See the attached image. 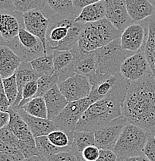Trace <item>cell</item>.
<instances>
[{
  "label": "cell",
  "mask_w": 155,
  "mask_h": 161,
  "mask_svg": "<svg viewBox=\"0 0 155 161\" xmlns=\"http://www.w3.org/2000/svg\"><path fill=\"white\" fill-rule=\"evenodd\" d=\"M129 124L151 132L155 128V79L150 73L131 83L122 105Z\"/></svg>",
  "instance_id": "obj_1"
},
{
  "label": "cell",
  "mask_w": 155,
  "mask_h": 161,
  "mask_svg": "<svg viewBox=\"0 0 155 161\" xmlns=\"http://www.w3.org/2000/svg\"><path fill=\"white\" fill-rule=\"evenodd\" d=\"M76 14H54L49 19L46 33L48 50H71L78 47L83 23H76Z\"/></svg>",
  "instance_id": "obj_2"
},
{
  "label": "cell",
  "mask_w": 155,
  "mask_h": 161,
  "mask_svg": "<svg viewBox=\"0 0 155 161\" xmlns=\"http://www.w3.org/2000/svg\"><path fill=\"white\" fill-rule=\"evenodd\" d=\"M124 98L109 96L96 101L84 112L76 125V130L94 132L122 116V105Z\"/></svg>",
  "instance_id": "obj_3"
},
{
  "label": "cell",
  "mask_w": 155,
  "mask_h": 161,
  "mask_svg": "<svg viewBox=\"0 0 155 161\" xmlns=\"http://www.w3.org/2000/svg\"><path fill=\"white\" fill-rule=\"evenodd\" d=\"M122 32L107 19L83 23L79 37L78 48L86 52L94 51L121 38Z\"/></svg>",
  "instance_id": "obj_4"
},
{
  "label": "cell",
  "mask_w": 155,
  "mask_h": 161,
  "mask_svg": "<svg viewBox=\"0 0 155 161\" xmlns=\"http://www.w3.org/2000/svg\"><path fill=\"white\" fill-rule=\"evenodd\" d=\"M147 137L146 130L128 123L113 150L117 156V161H126L131 157L144 155L143 150Z\"/></svg>",
  "instance_id": "obj_5"
},
{
  "label": "cell",
  "mask_w": 155,
  "mask_h": 161,
  "mask_svg": "<svg viewBox=\"0 0 155 161\" xmlns=\"http://www.w3.org/2000/svg\"><path fill=\"white\" fill-rule=\"evenodd\" d=\"M96 75H116L121 73V67L134 52L127 51L121 46V38L114 40L106 46L94 50Z\"/></svg>",
  "instance_id": "obj_6"
},
{
  "label": "cell",
  "mask_w": 155,
  "mask_h": 161,
  "mask_svg": "<svg viewBox=\"0 0 155 161\" xmlns=\"http://www.w3.org/2000/svg\"><path fill=\"white\" fill-rule=\"evenodd\" d=\"M92 84L90 98L95 102L109 96L125 98L131 82L121 75H96L90 78Z\"/></svg>",
  "instance_id": "obj_7"
},
{
  "label": "cell",
  "mask_w": 155,
  "mask_h": 161,
  "mask_svg": "<svg viewBox=\"0 0 155 161\" xmlns=\"http://www.w3.org/2000/svg\"><path fill=\"white\" fill-rule=\"evenodd\" d=\"M1 45L13 50L23 61L30 62L47 54V49L40 39L27 31L25 27L21 28L19 35L15 39L7 42L1 41Z\"/></svg>",
  "instance_id": "obj_8"
},
{
  "label": "cell",
  "mask_w": 155,
  "mask_h": 161,
  "mask_svg": "<svg viewBox=\"0 0 155 161\" xmlns=\"http://www.w3.org/2000/svg\"><path fill=\"white\" fill-rule=\"evenodd\" d=\"M94 102L90 97L82 100L70 102L60 114L53 120L56 129L64 131L70 136L73 138V134L76 130L78 122L82 118L84 112Z\"/></svg>",
  "instance_id": "obj_9"
},
{
  "label": "cell",
  "mask_w": 155,
  "mask_h": 161,
  "mask_svg": "<svg viewBox=\"0 0 155 161\" xmlns=\"http://www.w3.org/2000/svg\"><path fill=\"white\" fill-rule=\"evenodd\" d=\"M58 87L69 102L88 98L92 90L90 78L77 73L58 83Z\"/></svg>",
  "instance_id": "obj_10"
},
{
  "label": "cell",
  "mask_w": 155,
  "mask_h": 161,
  "mask_svg": "<svg viewBox=\"0 0 155 161\" xmlns=\"http://www.w3.org/2000/svg\"><path fill=\"white\" fill-rule=\"evenodd\" d=\"M127 124V121L122 115L94 131L95 145L101 150H113Z\"/></svg>",
  "instance_id": "obj_11"
},
{
  "label": "cell",
  "mask_w": 155,
  "mask_h": 161,
  "mask_svg": "<svg viewBox=\"0 0 155 161\" xmlns=\"http://www.w3.org/2000/svg\"><path fill=\"white\" fill-rule=\"evenodd\" d=\"M148 36V25L147 20L133 23L126 28L121 36V46L127 51H140L144 47Z\"/></svg>",
  "instance_id": "obj_12"
},
{
  "label": "cell",
  "mask_w": 155,
  "mask_h": 161,
  "mask_svg": "<svg viewBox=\"0 0 155 161\" xmlns=\"http://www.w3.org/2000/svg\"><path fill=\"white\" fill-rule=\"evenodd\" d=\"M120 71L131 83L141 79L147 75L151 73L144 48L128 57L121 64Z\"/></svg>",
  "instance_id": "obj_13"
},
{
  "label": "cell",
  "mask_w": 155,
  "mask_h": 161,
  "mask_svg": "<svg viewBox=\"0 0 155 161\" xmlns=\"http://www.w3.org/2000/svg\"><path fill=\"white\" fill-rule=\"evenodd\" d=\"M106 8V19L123 33L127 26L134 23L127 9L125 0H103Z\"/></svg>",
  "instance_id": "obj_14"
},
{
  "label": "cell",
  "mask_w": 155,
  "mask_h": 161,
  "mask_svg": "<svg viewBox=\"0 0 155 161\" xmlns=\"http://www.w3.org/2000/svg\"><path fill=\"white\" fill-rule=\"evenodd\" d=\"M23 19L25 29L39 38L46 48V33L49 26V19L42 10L35 9L23 13Z\"/></svg>",
  "instance_id": "obj_15"
},
{
  "label": "cell",
  "mask_w": 155,
  "mask_h": 161,
  "mask_svg": "<svg viewBox=\"0 0 155 161\" xmlns=\"http://www.w3.org/2000/svg\"><path fill=\"white\" fill-rule=\"evenodd\" d=\"M25 27L23 13L19 12H1L0 33L1 41H11L18 36L20 29Z\"/></svg>",
  "instance_id": "obj_16"
},
{
  "label": "cell",
  "mask_w": 155,
  "mask_h": 161,
  "mask_svg": "<svg viewBox=\"0 0 155 161\" xmlns=\"http://www.w3.org/2000/svg\"><path fill=\"white\" fill-rule=\"evenodd\" d=\"M54 73L59 78V83L76 74L74 56L72 51L53 50Z\"/></svg>",
  "instance_id": "obj_17"
},
{
  "label": "cell",
  "mask_w": 155,
  "mask_h": 161,
  "mask_svg": "<svg viewBox=\"0 0 155 161\" xmlns=\"http://www.w3.org/2000/svg\"><path fill=\"white\" fill-rule=\"evenodd\" d=\"M71 51L74 56L76 73L88 77L90 79L94 77L96 75L94 51L86 52L78 47Z\"/></svg>",
  "instance_id": "obj_18"
},
{
  "label": "cell",
  "mask_w": 155,
  "mask_h": 161,
  "mask_svg": "<svg viewBox=\"0 0 155 161\" xmlns=\"http://www.w3.org/2000/svg\"><path fill=\"white\" fill-rule=\"evenodd\" d=\"M16 110L22 119L28 125L34 138L43 136H48L53 130H57L53 121L48 119H41L33 116L22 108H16Z\"/></svg>",
  "instance_id": "obj_19"
},
{
  "label": "cell",
  "mask_w": 155,
  "mask_h": 161,
  "mask_svg": "<svg viewBox=\"0 0 155 161\" xmlns=\"http://www.w3.org/2000/svg\"><path fill=\"white\" fill-rule=\"evenodd\" d=\"M48 112V119L54 120L66 108L69 102L59 90L58 85H55L43 96Z\"/></svg>",
  "instance_id": "obj_20"
},
{
  "label": "cell",
  "mask_w": 155,
  "mask_h": 161,
  "mask_svg": "<svg viewBox=\"0 0 155 161\" xmlns=\"http://www.w3.org/2000/svg\"><path fill=\"white\" fill-rule=\"evenodd\" d=\"M23 60L13 50L6 46H0V75L1 78H7L16 74Z\"/></svg>",
  "instance_id": "obj_21"
},
{
  "label": "cell",
  "mask_w": 155,
  "mask_h": 161,
  "mask_svg": "<svg viewBox=\"0 0 155 161\" xmlns=\"http://www.w3.org/2000/svg\"><path fill=\"white\" fill-rule=\"evenodd\" d=\"M127 9L134 23H140L155 15V6L149 0H125Z\"/></svg>",
  "instance_id": "obj_22"
},
{
  "label": "cell",
  "mask_w": 155,
  "mask_h": 161,
  "mask_svg": "<svg viewBox=\"0 0 155 161\" xmlns=\"http://www.w3.org/2000/svg\"><path fill=\"white\" fill-rule=\"evenodd\" d=\"M15 75L16 77L19 95H18V98L16 102L10 107L13 108H17L23 98V91L26 84L32 80H37L42 76L33 69L29 61L22 62L20 66L19 67Z\"/></svg>",
  "instance_id": "obj_23"
},
{
  "label": "cell",
  "mask_w": 155,
  "mask_h": 161,
  "mask_svg": "<svg viewBox=\"0 0 155 161\" xmlns=\"http://www.w3.org/2000/svg\"><path fill=\"white\" fill-rule=\"evenodd\" d=\"M8 112L10 114V121L7 128L23 142H35V138L29 126L18 113L17 110L10 107Z\"/></svg>",
  "instance_id": "obj_24"
},
{
  "label": "cell",
  "mask_w": 155,
  "mask_h": 161,
  "mask_svg": "<svg viewBox=\"0 0 155 161\" xmlns=\"http://www.w3.org/2000/svg\"><path fill=\"white\" fill-rule=\"evenodd\" d=\"M106 18V8L104 1L90 5L81 10L80 14L76 16V23H88L99 21Z\"/></svg>",
  "instance_id": "obj_25"
},
{
  "label": "cell",
  "mask_w": 155,
  "mask_h": 161,
  "mask_svg": "<svg viewBox=\"0 0 155 161\" xmlns=\"http://www.w3.org/2000/svg\"><path fill=\"white\" fill-rule=\"evenodd\" d=\"M95 145V136L93 132L75 130L70 151L80 160H83L82 153L86 147Z\"/></svg>",
  "instance_id": "obj_26"
},
{
  "label": "cell",
  "mask_w": 155,
  "mask_h": 161,
  "mask_svg": "<svg viewBox=\"0 0 155 161\" xmlns=\"http://www.w3.org/2000/svg\"><path fill=\"white\" fill-rule=\"evenodd\" d=\"M146 20L148 25V36L144 50L151 73L155 79V15Z\"/></svg>",
  "instance_id": "obj_27"
},
{
  "label": "cell",
  "mask_w": 155,
  "mask_h": 161,
  "mask_svg": "<svg viewBox=\"0 0 155 161\" xmlns=\"http://www.w3.org/2000/svg\"><path fill=\"white\" fill-rule=\"evenodd\" d=\"M33 68L41 76L54 74L53 65V50L47 51V54L39 57L30 61Z\"/></svg>",
  "instance_id": "obj_28"
},
{
  "label": "cell",
  "mask_w": 155,
  "mask_h": 161,
  "mask_svg": "<svg viewBox=\"0 0 155 161\" xmlns=\"http://www.w3.org/2000/svg\"><path fill=\"white\" fill-rule=\"evenodd\" d=\"M33 116L41 119H48V112L43 97H35L28 101L22 108Z\"/></svg>",
  "instance_id": "obj_29"
},
{
  "label": "cell",
  "mask_w": 155,
  "mask_h": 161,
  "mask_svg": "<svg viewBox=\"0 0 155 161\" xmlns=\"http://www.w3.org/2000/svg\"><path fill=\"white\" fill-rule=\"evenodd\" d=\"M35 141H36V146L39 154L44 157L47 160L58 153L66 151L63 149L58 148L52 144L48 139L47 136H43L35 138Z\"/></svg>",
  "instance_id": "obj_30"
},
{
  "label": "cell",
  "mask_w": 155,
  "mask_h": 161,
  "mask_svg": "<svg viewBox=\"0 0 155 161\" xmlns=\"http://www.w3.org/2000/svg\"><path fill=\"white\" fill-rule=\"evenodd\" d=\"M51 143L58 148L66 151H70V147L73 138L70 136L66 132L60 130H55L47 136Z\"/></svg>",
  "instance_id": "obj_31"
},
{
  "label": "cell",
  "mask_w": 155,
  "mask_h": 161,
  "mask_svg": "<svg viewBox=\"0 0 155 161\" xmlns=\"http://www.w3.org/2000/svg\"><path fill=\"white\" fill-rule=\"evenodd\" d=\"M1 83L3 84L5 93L12 106L16 102L19 95L16 75L7 78H1Z\"/></svg>",
  "instance_id": "obj_32"
},
{
  "label": "cell",
  "mask_w": 155,
  "mask_h": 161,
  "mask_svg": "<svg viewBox=\"0 0 155 161\" xmlns=\"http://www.w3.org/2000/svg\"><path fill=\"white\" fill-rule=\"evenodd\" d=\"M58 83L59 78L55 73L51 75H43L40 77L37 80L38 91L35 97H43L53 87L58 85Z\"/></svg>",
  "instance_id": "obj_33"
},
{
  "label": "cell",
  "mask_w": 155,
  "mask_h": 161,
  "mask_svg": "<svg viewBox=\"0 0 155 161\" xmlns=\"http://www.w3.org/2000/svg\"><path fill=\"white\" fill-rule=\"evenodd\" d=\"M13 3L16 11L24 13L31 10L43 9L46 0H13Z\"/></svg>",
  "instance_id": "obj_34"
},
{
  "label": "cell",
  "mask_w": 155,
  "mask_h": 161,
  "mask_svg": "<svg viewBox=\"0 0 155 161\" xmlns=\"http://www.w3.org/2000/svg\"><path fill=\"white\" fill-rule=\"evenodd\" d=\"M46 3L56 14H76L73 0H46Z\"/></svg>",
  "instance_id": "obj_35"
},
{
  "label": "cell",
  "mask_w": 155,
  "mask_h": 161,
  "mask_svg": "<svg viewBox=\"0 0 155 161\" xmlns=\"http://www.w3.org/2000/svg\"><path fill=\"white\" fill-rule=\"evenodd\" d=\"M25 157L19 150L0 141V161H24Z\"/></svg>",
  "instance_id": "obj_36"
},
{
  "label": "cell",
  "mask_w": 155,
  "mask_h": 161,
  "mask_svg": "<svg viewBox=\"0 0 155 161\" xmlns=\"http://www.w3.org/2000/svg\"><path fill=\"white\" fill-rule=\"evenodd\" d=\"M38 91V84L37 80H32V81L29 82L26 85V86L24 87L23 91V98L19 104V107L17 108H22L28 101L32 99L33 98H34L36 96V93H37Z\"/></svg>",
  "instance_id": "obj_37"
},
{
  "label": "cell",
  "mask_w": 155,
  "mask_h": 161,
  "mask_svg": "<svg viewBox=\"0 0 155 161\" xmlns=\"http://www.w3.org/2000/svg\"><path fill=\"white\" fill-rule=\"evenodd\" d=\"M0 140H1V142H3L6 145L18 150V146L20 140L6 126L0 130Z\"/></svg>",
  "instance_id": "obj_38"
},
{
  "label": "cell",
  "mask_w": 155,
  "mask_h": 161,
  "mask_svg": "<svg viewBox=\"0 0 155 161\" xmlns=\"http://www.w3.org/2000/svg\"><path fill=\"white\" fill-rule=\"evenodd\" d=\"M143 153L150 160L155 161V136L152 131L148 132L147 140Z\"/></svg>",
  "instance_id": "obj_39"
},
{
  "label": "cell",
  "mask_w": 155,
  "mask_h": 161,
  "mask_svg": "<svg viewBox=\"0 0 155 161\" xmlns=\"http://www.w3.org/2000/svg\"><path fill=\"white\" fill-rule=\"evenodd\" d=\"M101 149L96 145L89 146L86 147L82 153V159L83 161H96L100 157Z\"/></svg>",
  "instance_id": "obj_40"
},
{
  "label": "cell",
  "mask_w": 155,
  "mask_h": 161,
  "mask_svg": "<svg viewBox=\"0 0 155 161\" xmlns=\"http://www.w3.org/2000/svg\"><path fill=\"white\" fill-rule=\"evenodd\" d=\"M48 161H83L80 160L71 151H63L58 153L48 159Z\"/></svg>",
  "instance_id": "obj_41"
},
{
  "label": "cell",
  "mask_w": 155,
  "mask_h": 161,
  "mask_svg": "<svg viewBox=\"0 0 155 161\" xmlns=\"http://www.w3.org/2000/svg\"><path fill=\"white\" fill-rule=\"evenodd\" d=\"M101 1H103V0H76V1H73L75 13H76V16H78L81 10L84 7L90 6V5L94 4V3H99Z\"/></svg>",
  "instance_id": "obj_42"
},
{
  "label": "cell",
  "mask_w": 155,
  "mask_h": 161,
  "mask_svg": "<svg viewBox=\"0 0 155 161\" xmlns=\"http://www.w3.org/2000/svg\"><path fill=\"white\" fill-rule=\"evenodd\" d=\"M10 106L11 105L9 103L6 93H5L3 84L1 83V87H0V111H2V112H8Z\"/></svg>",
  "instance_id": "obj_43"
},
{
  "label": "cell",
  "mask_w": 155,
  "mask_h": 161,
  "mask_svg": "<svg viewBox=\"0 0 155 161\" xmlns=\"http://www.w3.org/2000/svg\"><path fill=\"white\" fill-rule=\"evenodd\" d=\"M96 161H117V156L113 150H101L100 157Z\"/></svg>",
  "instance_id": "obj_44"
},
{
  "label": "cell",
  "mask_w": 155,
  "mask_h": 161,
  "mask_svg": "<svg viewBox=\"0 0 155 161\" xmlns=\"http://www.w3.org/2000/svg\"><path fill=\"white\" fill-rule=\"evenodd\" d=\"M0 8H1V12L13 13L16 11L13 0H0Z\"/></svg>",
  "instance_id": "obj_45"
},
{
  "label": "cell",
  "mask_w": 155,
  "mask_h": 161,
  "mask_svg": "<svg viewBox=\"0 0 155 161\" xmlns=\"http://www.w3.org/2000/svg\"><path fill=\"white\" fill-rule=\"evenodd\" d=\"M10 121V114L9 112L0 111V130L7 126Z\"/></svg>",
  "instance_id": "obj_46"
},
{
  "label": "cell",
  "mask_w": 155,
  "mask_h": 161,
  "mask_svg": "<svg viewBox=\"0 0 155 161\" xmlns=\"http://www.w3.org/2000/svg\"><path fill=\"white\" fill-rule=\"evenodd\" d=\"M24 161H48L47 159L45 158L44 157L41 155H36L33 156V157H29V158H26Z\"/></svg>",
  "instance_id": "obj_47"
},
{
  "label": "cell",
  "mask_w": 155,
  "mask_h": 161,
  "mask_svg": "<svg viewBox=\"0 0 155 161\" xmlns=\"http://www.w3.org/2000/svg\"><path fill=\"white\" fill-rule=\"evenodd\" d=\"M126 161H151L145 155L138 156V157H131V158L127 159Z\"/></svg>",
  "instance_id": "obj_48"
},
{
  "label": "cell",
  "mask_w": 155,
  "mask_h": 161,
  "mask_svg": "<svg viewBox=\"0 0 155 161\" xmlns=\"http://www.w3.org/2000/svg\"><path fill=\"white\" fill-rule=\"evenodd\" d=\"M152 132H153V133H154V136H155V128L152 130Z\"/></svg>",
  "instance_id": "obj_49"
},
{
  "label": "cell",
  "mask_w": 155,
  "mask_h": 161,
  "mask_svg": "<svg viewBox=\"0 0 155 161\" xmlns=\"http://www.w3.org/2000/svg\"><path fill=\"white\" fill-rule=\"evenodd\" d=\"M152 4L154 5V6H155V0H154V1H153V2H152Z\"/></svg>",
  "instance_id": "obj_50"
},
{
  "label": "cell",
  "mask_w": 155,
  "mask_h": 161,
  "mask_svg": "<svg viewBox=\"0 0 155 161\" xmlns=\"http://www.w3.org/2000/svg\"><path fill=\"white\" fill-rule=\"evenodd\" d=\"M149 1H150V2H151V3H152V2H153V1H154V0H149Z\"/></svg>",
  "instance_id": "obj_51"
},
{
  "label": "cell",
  "mask_w": 155,
  "mask_h": 161,
  "mask_svg": "<svg viewBox=\"0 0 155 161\" xmlns=\"http://www.w3.org/2000/svg\"><path fill=\"white\" fill-rule=\"evenodd\" d=\"M73 1H76V0H73Z\"/></svg>",
  "instance_id": "obj_52"
}]
</instances>
